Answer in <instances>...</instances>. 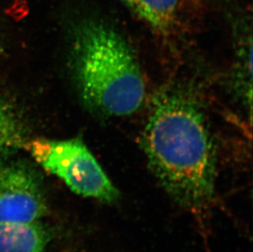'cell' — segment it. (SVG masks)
I'll list each match as a JSON object with an SVG mask.
<instances>
[{"instance_id": "obj_1", "label": "cell", "mask_w": 253, "mask_h": 252, "mask_svg": "<svg viewBox=\"0 0 253 252\" xmlns=\"http://www.w3.org/2000/svg\"><path fill=\"white\" fill-rule=\"evenodd\" d=\"M142 146L151 170L178 204L199 210L213 200L216 153L203 110L191 97L178 91L162 94Z\"/></svg>"}, {"instance_id": "obj_2", "label": "cell", "mask_w": 253, "mask_h": 252, "mask_svg": "<svg viewBox=\"0 0 253 252\" xmlns=\"http://www.w3.org/2000/svg\"><path fill=\"white\" fill-rule=\"evenodd\" d=\"M71 68L84 104L108 117L131 115L145 98L139 62L126 40L101 20L84 19L74 26Z\"/></svg>"}, {"instance_id": "obj_3", "label": "cell", "mask_w": 253, "mask_h": 252, "mask_svg": "<svg viewBox=\"0 0 253 252\" xmlns=\"http://www.w3.org/2000/svg\"><path fill=\"white\" fill-rule=\"evenodd\" d=\"M26 149L43 169L78 195L108 204L119 200V191L82 140L36 138L28 141Z\"/></svg>"}, {"instance_id": "obj_4", "label": "cell", "mask_w": 253, "mask_h": 252, "mask_svg": "<svg viewBox=\"0 0 253 252\" xmlns=\"http://www.w3.org/2000/svg\"><path fill=\"white\" fill-rule=\"evenodd\" d=\"M48 214L43 186L24 163L0 164V222H34Z\"/></svg>"}, {"instance_id": "obj_5", "label": "cell", "mask_w": 253, "mask_h": 252, "mask_svg": "<svg viewBox=\"0 0 253 252\" xmlns=\"http://www.w3.org/2000/svg\"><path fill=\"white\" fill-rule=\"evenodd\" d=\"M49 241L39 221L0 222V252H43Z\"/></svg>"}, {"instance_id": "obj_6", "label": "cell", "mask_w": 253, "mask_h": 252, "mask_svg": "<svg viewBox=\"0 0 253 252\" xmlns=\"http://www.w3.org/2000/svg\"><path fill=\"white\" fill-rule=\"evenodd\" d=\"M129 9L161 33L168 34L178 25L184 0H121Z\"/></svg>"}, {"instance_id": "obj_7", "label": "cell", "mask_w": 253, "mask_h": 252, "mask_svg": "<svg viewBox=\"0 0 253 252\" xmlns=\"http://www.w3.org/2000/svg\"><path fill=\"white\" fill-rule=\"evenodd\" d=\"M27 126L17 107L0 96V157L26 148Z\"/></svg>"}, {"instance_id": "obj_8", "label": "cell", "mask_w": 253, "mask_h": 252, "mask_svg": "<svg viewBox=\"0 0 253 252\" xmlns=\"http://www.w3.org/2000/svg\"><path fill=\"white\" fill-rule=\"evenodd\" d=\"M2 53V47H1V43H0V55Z\"/></svg>"}]
</instances>
